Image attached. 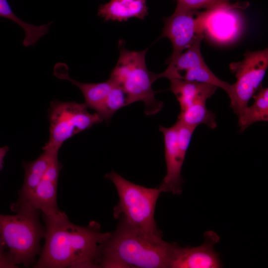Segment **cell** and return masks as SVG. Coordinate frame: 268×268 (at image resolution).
<instances>
[{"label":"cell","mask_w":268,"mask_h":268,"mask_svg":"<svg viewBox=\"0 0 268 268\" xmlns=\"http://www.w3.org/2000/svg\"><path fill=\"white\" fill-rule=\"evenodd\" d=\"M14 212L16 214L14 215L0 213V238L13 263L27 267L35 263L36 256L40 254L45 228L40 221V211L21 208Z\"/></svg>","instance_id":"5"},{"label":"cell","mask_w":268,"mask_h":268,"mask_svg":"<svg viewBox=\"0 0 268 268\" xmlns=\"http://www.w3.org/2000/svg\"><path fill=\"white\" fill-rule=\"evenodd\" d=\"M49 137L42 149L61 148L73 136L90 129L103 120L96 113H90L83 103L53 100L48 109Z\"/></svg>","instance_id":"6"},{"label":"cell","mask_w":268,"mask_h":268,"mask_svg":"<svg viewBox=\"0 0 268 268\" xmlns=\"http://www.w3.org/2000/svg\"><path fill=\"white\" fill-rule=\"evenodd\" d=\"M120 55L109 79L120 86L127 95L128 105L136 101L144 103L146 115H153L163 108V103L155 96L152 83L156 80L154 73L146 66L145 56L147 49L134 51L125 47L119 40Z\"/></svg>","instance_id":"3"},{"label":"cell","mask_w":268,"mask_h":268,"mask_svg":"<svg viewBox=\"0 0 268 268\" xmlns=\"http://www.w3.org/2000/svg\"><path fill=\"white\" fill-rule=\"evenodd\" d=\"M43 216L45 243L34 268L97 267L101 249L111 232H102L95 221L76 225L62 211Z\"/></svg>","instance_id":"1"},{"label":"cell","mask_w":268,"mask_h":268,"mask_svg":"<svg viewBox=\"0 0 268 268\" xmlns=\"http://www.w3.org/2000/svg\"><path fill=\"white\" fill-rule=\"evenodd\" d=\"M0 16L13 21L19 25L24 31L25 37L23 45L25 47L34 46L43 35L49 32L52 22L40 26L28 23L19 18L13 11L7 0H0Z\"/></svg>","instance_id":"19"},{"label":"cell","mask_w":268,"mask_h":268,"mask_svg":"<svg viewBox=\"0 0 268 268\" xmlns=\"http://www.w3.org/2000/svg\"><path fill=\"white\" fill-rule=\"evenodd\" d=\"M60 148L43 149V152L34 160L23 163L24 178L19 190L17 201L10 208L22 206L28 201L39 184L54 158L58 155Z\"/></svg>","instance_id":"13"},{"label":"cell","mask_w":268,"mask_h":268,"mask_svg":"<svg viewBox=\"0 0 268 268\" xmlns=\"http://www.w3.org/2000/svg\"><path fill=\"white\" fill-rule=\"evenodd\" d=\"M174 78L210 84L223 89L228 95L232 89V84L217 77L206 64L180 71Z\"/></svg>","instance_id":"21"},{"label":"cell","mask_w":268,"mask_h":268,"mask_svg":"<svg viewBox=\"0 0 268 268\" xmlns=\"http://www.w3.org/2000/svg\"><path fill=\"white\" fill-rule=\"evenodd\" d=\"M203 38V35L200 36L192 46L169 63L165 71L155 73L156 79L161 77L172 79L180 71L205 65L201 51V43Z\"/></svg>","instance_id":"17"},{"label":"cell","mask_w":268,"mask_h":268,"mask_svg":"<svg viewBox=\"0 0 268 268\" xmlns=\"http://www.w3.org/2000/svg\"><path fill=\"white\" fill-rule=\"evenodd\" d=\"M148 14L146 0H110L100 5L98 15L104 21H126L131 18L143 19Z\"/></svg>","instance_id":"15"},{"label":"cell","mask_w":268,"mask_h":268,"mask_svg":"<svg viewBox=\"0 0 268 268\" xmlns=\"http://www.w3.org/2000/svg\"><path fill=\"white\" fill-rule=\"evenodd\" d=\"M170 81V90L176 96L183 110L196 102L206 101L215 92L217 87L208 83L173 78Z\"/></svg>","instance_id":"16"},{"label":"cell","mask_w":268,"mask_h":268,"mask_svg":"<svg viewBox=\"0 0 268 268\" xmlns=\"http://www.w3.org/2000/svg\"><path fill=\"white\" fill-rule=\"evenodd\" d=\"M244 59L230 64L236 81L228 95L230 107L239 117L248 106L249 100L262 86V82L268 67V50L255 51L247 50Z\"/></svg>","instance_id":"7"},{"label":"cell","mask_w":268,"mask_h":268,"mask_svg":"<svg viewBox=\"0 0 268 268\" xmlns=\"http://www.w3.org/2000/svg\"><path fill=\"white\" fill-rule=\"evenodd\" d=\"M254 103L247 106L238 117L239 132H243L248 127L259 122L268 121V89L261 86L253 96Z\"/></svg>","instance_id":"18"},{"label":"cell","mask_w":268,"mask_h":268,"mask_svg":"<svg viewBox=\"0 0 268 268\" xmlns=\"http://www.w3.org/2000/svg\"><path fill=\"white\" fill-rule=\"evenodd\" d=\"M246 3L222 4L201 12L204 32L212 41L228 44L238 38L243 29V18L240 9Z\"/></svg>","instance_id":"9"},{"label":"cell","mask_w":268,"mask_h":268,"mask_svg":"<svg viewBox=\"0 0 268 268\" xmlns=\"http://www.w3.org/2000/svg\"><path fill=\"white\" fill-rule=\"evenodd\" d=\"M9 148L6 146L0 147V171L1 170L3 167L4 158Z\"/></svg>","instance_id":"25"},{"label":"cell","mask_w":268,"mask_h":268,"mask_svg":"<svg viewBox=\"0 0 268 268\" xmlns=\"http://www.w3.org/2000/svg\"><path fill=\"white\" fill-rule=\"evenodd\" d=\"M206 102L203 101H198L181 110L178 120L196 129L202 124L211 129L216 128L217 125L215 121V115L207 109Z\"/></svg>","instance_id":"20"},{"label":"cell","mask_w":268,"mask_h":268,"mask_svg":"<svg viewBox=\"0 0 268 268\" xmlns=\"http://www.w3.org/2000/svg\"><path fill=\"white\" fill-rule=\"evenodd\" d=\"M12 262L4 242L0 238V268H15Z\"/></svg>","instance_id":"24"},{"label":"cell","mask_w":268,"mask_h":268,"mask_svg":"<svg viewBox=\"0 0 268 268\" xmlns=\"http://www.w3.org/2000/svg\"><path fill=\"white\" fill-rule=\"evenodd\" d=\"M105 178L114 184L119 198L113 208L114 217L146 234L162 236L154 218L160 189L134 184L114 171L106 174Z\"/></svg>","instance_id":"4"},{"label":"cell","mask_w":268,"mask_h":268,"mask_svg":"<svg viewBox=\"0 0 268 268\" xmlns=\"http://www.w3.org/2000/svg\"><path fill=\"white\" fill-rule=\"evenodd\" d=\"M177 6L193 10H205L230 3L231 0H176Z\"/></svg>","instance_id":"23"},{"label":"cell","mask_w":268,"mask_h":268,"mask_svg":"<svg viewBox=\"0 0 268 268\" xmlns=\"http://www.w3.org/2000/svg\"><path fill=\"white\" fill-rule=\"evenodd\" d=\"M62 165L58 155L51 162L44 176L28 201L24 205L11 208L14 211L21 208H30L49 216L59 212L57 200V188Z\"/></svg>","instance_id":"12"},{"label":"cell","mask_w":268,"mask_h":268,"mask_svg":"<svg viewBox=\"0 0 268 268\" xmlns=\"http://www.w3.org/2000/svg\"><path fill=\"white\" fill-rule=\"evenodd\" d=\"M204 242L194 247L176 248L170 268H218L222 267L219 254L214 248L219 237L214 232L204 233Z\"/></svg>","instance_id":"10"},{"label":"cell","mask_w":268,"mask_h":268,"mask_svg":"<svg viewBox=\"0 0 268 268\" xmlns=\"http://www.w3.org/2000/svg\"><path fill=\"white\" fill-rule=\"evenodd\" d=\"M204 28L200 11L186 9L176 6L174 13L164 19L160 38H167L171 42L173 52L166 63L174 60L192 46L203 35Z\"/></svg>","instance_id":"8"},{"label":"cell","mask_w":268,"mask_h":268,"mask_svg":"<svg viewBox=\"0 0 268 268\" xmlns=\"http://www.w3.org/2000/svg\"><path fill=\"white\" fill-rule=\"evenodd\" d=\"M159 130L164 136L166 174L158 188L162 192L180 195L182 192L181 171L187 152L179 145L175 124L170 127L160 126Z\"/></svg>","instance_id":"11"},{"label":"cell","mask_w":268,"mask_h":268,"mask_svg":"<svg viewBox=\"0 0 268 268\" xmlns=\"http://www.w3.org/2000/svg\"><path fill=\"white\" fill-rule=\"evenodd\" d=\"M54 75L60 79L67 80L76 86L82 92L85 99L84 104L97 113L104 102L110 90L113 82L109 79L98 83H83L70 78L68 67L64 63L57 64L54 68Z\"/></svg>","instance_id":"14"},{"label":"cell","mask_w":268,"mask_h":268,"mask_svg":"<svg viewBox=\"0 0 268 268\" xmlns=\"http://www.w3.org/2000/svg\"><path fill=\"white\" fill-rule=\"evenodd\" d=\"M127 105L128 104L126 93L120 86L113 82V85L104 102L96 113L103 121L109 123L113 115L118 110Z\"/></svg>","instance_id":"22"},{"label":"cell","mask_w":268,"mask_h":268,"mask_svg":"<svg viewBox=\"0 0 268 268\" xmlns=\"http://www.w3.org/2000/svg\"><path fill=\"white\" fill-rule=\"evenodd\" d=\"M137 230L122 220L103 245L96 265L102 268H170L175 242Z\"/></svg>","instance_id":"2"}]
</instances>
